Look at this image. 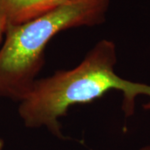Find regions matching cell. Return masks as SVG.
I'll return each mask as SVG.
<instances>
[{
  "mask_svg": "<svg viewBox=\"0 0 150 150\" xmlns=\"http://www.w3.org/2000/svg\"><path fill=\"white\" fill-rule=\"evenodd\" d=\"M116 63L115 44L103 39L77 67L36 79L18 108L25 126L31 129L45 126L54 135L63 139L59 119L68 109L75 104L94 101L111 90L123 93L125 116L133 115L137 97L148 96L150 102V85L121 78L114 71Z\"/></svg>",
  "mask_w": 150,
  "mask_h": 150,
  "instance_id": "cell-1",
  "label": "cell"
},
{
  "mask_svg": "<svg viewBox=\"0 0 150 150\" xmlns=\"http://www.w3.org/2000/svg\"><path fill=\"white\" fill-rule=\"evenodd\" d=\"M109 0H69L52 11L8 28L0 49V97L21 101L44 64V51L62 31L105 21Z\"/></svg>",
  "mask_w": 150,
  "mask_h": 150,
  "instance_id": "cell-2",
  "label": "cell"
},
{
  "mask_svg": "<svg viewBox=\"0 0 150 150\" xmlns=\"http://www.w3.org/2000/svg\"><path fill=\"white\" fill-rule=\"evenodd\" d=\"M69 0H0V23L5 29L42 16Z\"/></svg>",
  "mask_w": 150,
  "mask_h": 150,
  "instance_id": "cell-3",
  "label": "cell"
},
{
  "mask_svg": "<svg viewBox=\"0 0 150 150\" xmlns=\"http://www.w3.org/2000/svg\"><path fill=\"white\" fill-rule=\"evenodd\" d=\"M6 32V29L4 26L0 23V41H1V39H2V37H3V35L4 34H5Z\"/></svg>",
  "mask_w": 150,
  "mask_h": 150,
  "instance_id": "cell-4",
  "label": "cell"
},
{
  "mask_svg": "<svg viewBox=\"0 0 150 150\" xmlns=\"http://www.w3.org/2000/svg\"><path fill=\"white\" fill-rule=\"evenodd\" d=\"M4 142L0 138V150H4Z\"/></svg>",
  "mask_w": 150,
  "mask_h": 150,
  "instance_id": "cell-5",
  "label": "cell"
},
{
  "mask_svg": "<svg viewBox=\"0 0 150 150\" xmlns=\"http://www.w3.org/2000/svg\"><path fill=\"white\" fill-rule=\"evenodd\" d=\"M144 109L150 110V102H148L146 104H144Z\"/></svg>",
  "mask_w": 150,
  "mask_h": 150,
  "instance_id": "cell-6",
  "label": "cell"
},
{
  "mask_svg": "<svg viewBox=\"0 0 150 150\" xmlns=\"http://www.w3.org/2000/svg\"><path fill=\"white\" fill-rule=\"evenodd\" d=\"M139 150H150V145H148V146H144V147L141 148Z\"/></svg>",
  "mask_w": 150,
  "mask_h": 150,
  "instance_id": "cell-7",
  "label": "cell"
}]
</instances>
